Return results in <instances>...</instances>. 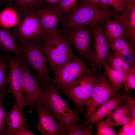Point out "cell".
<instances>
[{"mask_svg": "<svg viewBox=\"0 0 135 135\" xmlns=\"http://www.w3.org/2000/svg\"><path fill=\"white\" fill-rule=\"evenodd\" d=\"M101 74L93 71L86 73L78 78L64 88L58 90L75 106L72 109L78 114L84 113V108L88 106L95 84Z\"/></svg>", "mask_w": 135, "mask_h": 135, "instance_id": "cell-1", "label": "cell"}, {"mask_svg": "<svg viewBox=\"0 0 135 135\" xmlns=\"http://www.w3.org/2000/svg\"><path fill=\"white\" fill-rule=\"evenodd\" d=\"M41 101L52 112L54 117L67 130L77 122H84L76 112L71 109L60 95L58 89L50 83L41 86Z\"/></svg>", "mask_w": 135, "mask_h": 135, "instance_id": "cell-2", "label": "cell"}, {"mask_svg": "<svg viewBox=\"0 0 135 135\" xmlns=\"http://www.w3.org/2000/svg\"><path fill=\"white\" fill-rule=\"evenodd\" d=\"M42 40L38 39L24 43L15 40L18 48L24 60L34 70L39 85L41 86L50 83L51 78L48 62L43 50Z\"/></svg>", "mask_w": 135, "mask_h": 135, "instance_id": "cell-3", "label": "cell"}, {"mask_svg": "<svg viewBox=\"0 0 135 135\" xmlns=\"http://www.w3.org/2000/svg\"><path fill=\"white\" fill-rule=\"evenodd\" d=\"M114 10L104 11L82 0H80L76 8L72 13L64 16L61 20V28L78 26L90 25L103 23L114 16Z\"/></svg>", "mask_w": 135, "mask_h": 135, "instance_id": "cell-4", "label": "cell"}, {"mask_svg": "<svg viewBox=\"0 0 135 135\" xmlns=\"http://www.w3.org/2000/svg\"><path fill=\"white\" fill-rule=\"evenodd\" d=\"M42 45L50 72L70 61L76 56L69 42L58 33L48 35L42 40Z\"/></svg>", "mask_w": 135, "mask_h": 135, "instance_id": "cell-5", "label": "cell"}, {"mask_svg": "<svg viewBox=\"0 0 135 135\" xmlns=\"http://www.w3.org/2000/svg\"><path fill=\"white\" fill-rule=\"evenodd\" d=\"M58 33L75 49L79 56L86 60L89 66L92 59L91 46L92 34L90 27L78 26L59 28Z\"/></svg>", "mask_w": 135, "mask_h": 135, "instance_id": "cell-6", "label": "cell"}, {"mask_svg": "<svg viewBox=\"0 0 135 135\" xmlns=\"http://www.w3.org/2000/svg\"><path fill=\"white\" fill-rule=\"evenodd\" d=\"M38 8L20 16L19 22L14 27L13 32L17 41L24 43L38 39L43 40L48 35L44 32L40 24Z\"/></svg>", "mask_w": 135, "mask_h": 135, "instance_id": "cell-7", "label": "cell"}, {"mask_svg": "<svg viewBox=\"0 0 135 135\" xmlns=\"http://www.w3.org/2000/svg\"><path fill=\"white\" fill-rule=\"evenodd\" d=\"M92 71L83 60L76 56L54 71V76L51 78L50 84L56 86L58 90H62L82 75Z\"/></svg>", "mask_w": 135, "mask_h": 135, "instance_id": "cell-8", "label": "cell"}, {"mask_svg": "<svg viewBox=\"0 0 135 135\" xmlns=\"http://www.w3.org/2000/svg\"><path fill=\"white\" fill-rule=\"evenodd\" d=\"M93 38L92 59L90 66L93 72H100L106 62L110 48L104 32L103 24H95L90 26Z\"/></svg>", "mask_w": 135, "mask_h": 135, "instance_id": "cell-9", "label": "cell"}, {"mask_svg": "<svg viewBox=\"0 0 135 135\" xmlns=\"http://www.w3.org/2000/svg\"><path fill=\"white\" fill-rule=\"evenodd\" d=\"M28 66L24 60L21 68V80L23 98L29 108L28 112L31 113L34 104L41 101L42 90Z\"/></svg>", "mask_w": 135, "mask_h": 135, "instance_id": "cell-10", "label": "cell"}, {"mask_svg": "<svg viewBox=\"0 0 135 135\" xmlns=\"http://www.w3.org/2000/svg\"><path fill=\"white\" fill-rule=\"evenodd\" d=\"M118 93L114 90L104 73L101 74L95 84L89 106L84 113L85 117L84 123L86 126L89 124L88 122L89 117L96 110Z\"/></svg>", "mask_w": 135, "mask_h": 135, "instance_id": "cell-11", "label": "cell"}, {"mask_svg": "<svg viewBox=\"0 0 135 135\" xmlns=\"http://www.w3.org/2000/svg\"><path fill=\"white\" fill-rule=\"evenodd\" d=\"M39 118L38 124L34 126L43 135H68L67 130L54 117L51 111L42 101L36 102Z\"/></svg>", "mask_w": 135, "mask_h": 135, "instance_id": "cell-12", "label": "cell"}, {"mask_svg": "<svg viewBox=\"0 0 135 135\" xmlns=\"http://www.w3.org/2000/svg\"><path fill=\"white\" fill-rule=\"evenodd\" d=\"M8 59V87L6 94L10 93L14 96L16 102L23 112L24 107H26V106L22 97L21 68L24 60L17 55L14 57L10 56Z\"/></svg>", "mask_w": 135, "mask_h": 135, "instance_id": "cell-13", "label": "cell"}, {"mask_svg": "<svg viewBox=\"0 0 135 135\" xmlns=\"http://www.w3.org/2000/svg\"><path fill=\"white\" fill-rule=\"evenodd\" d=\"M37 14L41 26L47 35L58 33V25L63 15L56 6H48L37 8Z\"/></svg>", "mask_w": 135, "mask_h": 135, "instance_id": "cell-14", "label": "cell"}, {"mask_svg": "<svg viewBox=\"0 0 135 135\" xmlns=\"http://www.w3.org/2000/svg\"><path fill=\"white\" fill-rule=\"evenodd\" d=\"M11 105V109L6 112V125L4 135H15L20 130L28 128L27 119L16 101Z\"/></svg>", "mask_w": 135, "mask_h": 135, "instance_id": "cell-15", "label": "cell"}, {"mask_svg": "<svg viewBox=\"0 0 135 135\" xmlns=\"http://www.w3.org/2000/svg\"><path fill=\"white\" fill-rule=\"evenodd\" d=\"M128 93H118L98 108L89 117L88 124H92L110 114L122 104L125 102Z\"/></svg>", "mask_w": 135, "mask_h": 135, "instance_id": "cell-16", "label": "cell"}, {"mask_svg": "<svg viewBox=\"0 0 135 135\" xmlns=\"http://www.w3.org/2000/svg\"><path fill=\"white\" fill-rule=\"evenodd\" d=\"M117 21L126 34L128 41L135 48V3L131 4L124 13H116L114 16Z\"/></svg>", "mask_w": 135, "mask_h": 135, "instance_id": "cell-17", "label": "cell"}, {"mask_svg": "<svg viewBox=\"0 0 135 135\" xmlns=\"http://www.w3.org/2000/svg\"><path fill=\"white\" fill-rule=\"evenodd\" d=\"M106 62L112 68L126 74L135 66V59L111 51L109 52Z\"/></svg>", "mask_w": 135, "mask_h": 135, "instance_id": "cell-18", "label": "cell"}, {"mask_svg": "<svg viewBox=\"0 0 135 135\" xmlns=\"http://www.w3.org/2000/svg\"><path fill=\"white\" fill-rule=\"evenodd\" d=\"M15 40V36L13 33L0 27V46L2 49L5 53H13L24 59L16 46Z\"/></svg>", "mask_w": 135, "mask_h": 135, "instance_id": "cell-19", "label": "cell"}, {"mask_svg": "<svg viewBox=\"0 0 135 135\" xmlns=\"http://www.w3.org/2000/svg\"><path fill=\"white\" fill-rule=\"evenodd\" d=\"M107 40L111 51L118 52L123 56L135 59V48L125 38L121 37Z\"/></svg>", "mask_w": 135, "mask_h": 135, "instance_id": "cell-20", "label": "cell"}, {"mask_svg": "<svg viewBox=\"0 0 135 135\" xmlns=\"http://www.w3.org/2000/svg\"><path fill=\"white\" fill-rule=\"evenodd\" d=\"M103 68L106 76L113 89L116 93H118L124 85L127 74L112 68L106 62L103 64Z\"/></svg>", "mask_w": 135, "mask_h": 135, "instance_id": "cell-21", "label": "cell"}, {"mask_svg": "<svg viewBox=\"0 0 135 135\" xmlns=\"http://www.w3.org/2000/svg\"><path fill=\"white\" fill-rule=\"evenodd\" d=\"M13 2L20 16L37 8L48 6L43 0H6L3 5L12 6Z\"/></svg>", "mask_w": 135, "mask_h": 135, "instance_id": "cell-22", "label": "cell"}, {"mask_svg": "<svg viewBox=\"0 0 135 135\" xmlns=\"http://www.w3.org/2000/svg\"><path fill=\"white\" fill-rule=\"evenodd\" d=\"M104 36L107 40H113L122 37L128 40L126 34L116 21L108 18L103 24Z\"/></svg>", "mask_w": 135, "mask_h": 135, "instance_id": "cell-23", "label": "cell"}, {"mask_svg": "<svg viewBox=\"0 0 135 135\" xmlns=\"http://www.w3.org/2000/svg\"><path fill=\"white\" fill-rule=\"evenodd\" d=\"M20 16L13 7L9 6L0 14V24L4 28L15 26L19 22Z\"/></svg>", "mask_w": 135, "mask_h": 135, "instance_id": "cell-24", "label": "cell"}, {"mask_svg": "<svg viewBox=\"0 0 135 135\" xmlns=\"http://www.w3.org/2000/svg\"><path fill=\"white\" fill-rule=\"evenodd\" d=\"M6 54L4 52L0 55V94L8 84V78L6 71L8 67L9 59Z\"/></svg>", "mask_w": 135, "mask_h": 135, "instance_id": "cell-25", "label": "cell"}, {"mask_svg": "<svg viewBox=\"0 0 135 135\" xmlns=\"http://www.w3.org/2000/svg\"><path fill=\"white\" fill-rule=\"evenodd\" d=\"M92 126L89 124L88 126L84 122H77L71 126L67 130L68 135H92Z\"/></svg>", "mask_w": 135, "mask_h": 135, "instance_id": "cell-26", "label": "cell"}, {"mask_svg": "<svg viewBox=\"0 0 135 135\" xmlns=\"http://www.w3.org/2000/svg\"><path fill=\"white\" fill-rule=\"evenodd\" d=\"M97 123V135H117L116 131L109 118Z\"/></svg>", "mask_w": 135, "mask_h": 135, "instance_id": "cell-27", "label": "cell"}, {"mask_svg": "<svg viewBox=\"0 0 135 135\" xmlns=\"http://www.w3.org/2000/svg\"><path fill=\"white\" fill-rule=\"evenodd\" d=\"M80 0H61L56 6L63 16L71 14L76 8Z\"/></svg>", "mask_w": 135, "mask_h": 135, "instance_id": "cell-28", "label": "cell"}, {"mask_svg": "<svg viewBox=\"0 0 135 135\" xmlns=\"http://www.w3.org/2000/svg\"><path fill=\"white\" fill-rule=\"evenodd\" d=\"M7 90L5 88L0 94V135H4L6 125L7 112L4 107L3 100Z\"/></svg>", "mask_w": 135, "mask_h": 135, "instance_id": "cell-29", "label": "cell"}, {"mask_svg": "<svg viewBox=\"0 0 135 135\" xmlns=\"http://www.w3.org/2000/svg\"><path fill=\"white\" fill-rule=\"evenodd\" d=\"M101 5L100 8L106 11H109L111 8L113 7L117 12L124 13L125 10L116 2V0H100Z\"/></svg>", "mask_w": 135, "mask_h": 135, "instance_id": "cell-30", "label": "cell"}, {"mask_svg": "<svg viewBox=\"0 0 135 135\" xmlns=\"http://www.w3.org/2000/svg\"><path fill=\"white\" fill-rule=\"evenodd\" d=\"M119 106L114 112L108 116L113 123L122 116L131 113L129 107L126 102Z\"/></svg>", "mask_w": 135, "mask_h": 135, "instance_id": "cell-31", "label": "cell"}, {"mask_svg": "<svg viewBox=\"0 0 135 135\" xmlns=\"http://www.w3.org/2000/svg\"><path fill=\"white\" fill-rule=\"evenodd\" d=\"M124 92L128 94L135 89V66L127 73L124 83Z\"/></svg>", "mask_w": 135, "mask_h": 135, "instance_id": "cell-32", "label": "cell"}, {"mask_svg": "<svg viewBox=\"0 0 135 135\" xmlns=\"http://www.w3.org/2000/svg\"><path fill=\"white\" fill-rule=\"evenodd\" d=\"M135 120L131 113L127 114L119 118L113 123L114 126H118L130 124Z\"/></svg>", "mask_w": 135, "mask_h": 135, "instance_id": "cell-33", "label": "cell"}, {"mask_svg": "<svg viewBox=\"0 0 135 135\" xmlns=\"http://www.w3.org/2000/svg\"><path fill=\"white\" fill-rule=\"evenodd\" d=\"M127 104L132 116L135 119V98L128 94L126 99L125 102Z\"/></svg>", "mask_w": 135, "mask_h": 135, "instance_id": "cell-34", "label": "cell"}, {"mask_svg": "<svg viewBox=\"0 0 135 135\" xmlns=\"http://www.w3.org/2000/svg\"><path fill=\"white\" fill-rule=\"evenodd\" d=\"M135 120L130 124L124 126L123 130L126 135H135Z\"/></svg>", "mask_w": 135, "mask_h": 135, "instance_id": "cell-35", "label": "cell"}, {"mask_svg": "<svg viewBox=\"0 0 135 135\" xmlns=\"http://www.w3.org/2000/svg\"><path fill=\"white\" fill-rule=\"evenodd\" d=\"M36 134L28 128H25L20 130L15 135H35Z\"/></svg>", "mask_w": 135, "mask_h": 135, "instance_id": "cell-36", "label": "cell"}, {"mask_svg": "<svg viewBox=\"0 0 135 135\" xmlns=\"http://www.w3.org/2000/svg\"><path fill=\"white\" fill-rule=\"evenodd\" d=\"M124 9L125 11L130 6L128 0H116Z\"/></svg>", "mask_w": 135, "mask_h": 135, "instance_id": "cell-37", "label": "cell"}, {"mask_svg": "<svg viewBox=\"0 0 135 135\" xmlns=\"http://www.w3.org/2000/svg\"><path fill=\"white\" fill-rule=\"evenodd\" d=\"M96 7L100 8V0H82Z\"/></svg>", "mask_w": 135, "mask_h": 135, "instance_id": "cell-38", "label": "cell"}, {"mask_svg": "<svg viewBox=\"0 0 135 135\" xmlns=\"http://www.w3.org/2000/svg\"><path fill=\"white\" fill-rule=\"evenodd\" d=\"M48 6H57L61 0H43Z\"/></svg>", "mask_w": 135, "mask_h": 135, "instance_id": "cell-39", "label": "cell"}, {"mask_svg": "<svg viewBox=\"0 0 135 135\" xmlns=\"http://www.w3.org/2000/svg\"><path fill=\"white\" fill-rule=\"evenodd\" d=\"M118 135H126V134L124 132V130L122 129H120L117 133Z\"/></svg>", "mask_w": 135, "mask_h": 135, "instance_id": "cell-40", "label": "cell"}, {"mask_svg": "<svg viewBox=\"0 0 135 135\" xmlns=\"http://www.w3.org/2000/svg\"><path fill=\"white\" fill-rule=\"evenodd\" d=\"M130 5L135 3V0H128Z\"/></svg>", "mask_w": 135, "mask_h": 135, "instance_id": "cell-41", "label": "cell"}, {"mask_svg": "<svg viewBox=\"0 0 135 135\" xmlns=\"http://www.w3.org/2000/svg\"><path fill=\"white\" fill-rule=\"evenodd\" d=\"M6 0H0V4H3Z\"/></svg>", "mask_w": 135, "mask_h": 135, "instance_id": "cell-42", "label": "cell"}, {"mask_svg": "<svg viewBox=\"0 0 135 135\" xmlns=\"http://www.w3.org/2000/svg\"><path fill=\"white\" fill-rule=\"evenodd\" d=\"M2 50L0 46V55H1V50Z\"/></svg>", "mask_w": 135, "mask_h": 135, "instance_id": "cell-43", "label": "cell"}]
</instances>
